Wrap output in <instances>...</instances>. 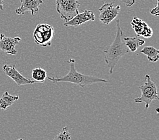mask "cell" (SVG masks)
Returning a JSON list of instances; mask_svg holds the SVG:
<instances>
[{"instance_id": "6da1fadb", "label": "cell", "mask_w": 159, "mask_h": 140, "mask_svg": "<svg viewBox=\"0 0 159 140\" xmlns=\"http://www.w3.org/2000/svg\"><path fill=\"white\" fill-rule=\"evenodd\" d=\"M124 33L121 28L120 20H116V33L113 42L104 51V60L109 68V74H112L116 64L122 57L127 54L129 50L124 41Z\"/></svg>"}, {"instance_id": "7a4b0ae2", "label": "cell", "mask_w": 159, "mask_h": 140, "mask_svg": "<svg viewBox=\"0 0 159 140\" xmlns=\"http://www.w3.org/2000/svg\"><path fill=\"white\" fill-rule=\"evenodd\" d=\"M67 63L70 65L69 73L64 76L60 78H47L48 80H50L54 83L70 82L81 87H85L88 85H91L98 82H109L107 79L92 76V75H84L78 72L76 68H75V60L74 59H70L69 61L67 62Z\"/></svg>"}, {"instance_id": "3957f363", "label": "cell", "mask_w": 159, "mask_h": 140, "mask_svg": "<svg viewBox=\"0 0 159 140\" xmlns=\"http://www.w3.org/2000/svg\"><path fill=\"white\" fill-rule=\"evenodd\" d=\"M141 90V96L134 99L136 103H144L145 108H149L153 100H158L157 87L155 83L151 79L150 75H146L145 82L139 87Z\"/></svg>"}, {"instance_id": "277c9868", "label": "cell", "mask_w": 159, "mask_h": 140, "mask_svg": "<svg viewBox=\"0 0 159 140\" xmlns=\"http://www.w3.org/2000/svg\"><path fill=\"white\" fill-rule=\"evenodd\" d=\"M56 9L60 18L65 22L73 18L79 14V7L81 3L78 0H55Z\"/></svg>"}, {"instance_id": "5b68a950", "label": "cell", "mask_w": 159, "mask_h": 140, "mask_svg": "<svg viewBox=\"0 0 159 140\" xmlns=\"http://www.w3.org/2000/svg\"><path fill=\"white\" fill-rule=\"evenodd\" d=\"M55 33L53 26L48 24H39L33 32V38L36 45L43 47H50Z\"/></svg>"}, {"instance_id": "8992f818", "label": "cell", "mask_w": 159, "mask_h": 140, "mask_svg": "<svg viewBox=\"0 0 159 140\" xmlns=\"http://www.w3.org/2000/svg\"><path fill=\"white\" fill-rule=\"evenodd\" d=\"M120 10V5L114 6L112 3H104L98 9L100 12V21L104 24H109L118 16Z\"/></svg>"}, {"instance_id": "52a82bcc", "label": "cell", "mask_w": 159, "mask_h": 140, "mask_svg": "<svg viewBox=\"0 0 159 140\" xmlns=\"http://www.w3.org/2000/svg\"><path fill=\"white\" fill-rule=\"evenodd\" d=\"M3 71L7 76L10 77L11 79H12L18 86L37 83V82L31 80V79L26 78L24 75H22L19 71L16 70L15 66L4 65L3 66Z\"/></svg>"}, {"instance_id": "ba28073f", "label": "cell", "mask_w": 159, "mask_h": 140, "mask_svg": "<svg viewBox=\"0 0 159 140\" xmlns=\"http://www.w3.org/2000/svg\"><path fill=\"white\" fill-rule=\"evenodd\" d=\"M21 41L22 39L19 36L12 38L0 34V50L6 54L16 55L18 52L15 49V46Z\"/></svg>"}, {"instance_id": "9c48e42d", "label": "cell", "mask_w": 159, "mask_h": 140, "mask_svg": "<svg viewBox=\"0 0 159 140\" xmlns=\"http://www.w3.org/2000/svg\"><path fill=\"white\" fill-rule=\"evenodd\" d=\"M95 14L92 10H85L82 13H79L71 20L64 22V25L71 27H78L80 25L86 23L89 21L95 20Z\"/></svg>"}, {"instance_id": "30bf717a", "label": "cell", "mask_w": 159, "mask_h": 140, "mask_svg": "<svg viewBox=\"0 0 159 140\" xmlns=\"http://www.w3.org/2000/svg\"><path fill=\"white\" fill-rule=\"evenodd\" d=\"M21 5L16 9L18 15H24L26 12H31L33 16L37 14L39 10V6L43 3V0H20Z\"/></svg>"}, {"instance_id": "8fae6325", "label": "cell", "mask_w": 159, "mask_h": 140, "mask_svg": "<svg viewBox=\"0 0 159 140\" xmlns=\"http://www.w3.org/2000/svg\"><path fill=\"white\" fill-rule=\"evenodd\" d=\"M131 25L137 36H142L148 39L153 35L152 29L140 18L134 17L131 22Z\"/></svg>"}, {"instance_id": "7c38bea8", "label": "cell", "mask_w": 159, "mask_h": 140, "mask_svg": "<svg viewBox=\"0 0 159 140\" xmlns=\"http://www.w3.org/2000/svg\"><path fill=\"white\" fill-rule=\"evenodd\" d=\"M124 41L129 51L135 52L138 49L145 43V40L137 36L124 37Z\"/></svg>"}, {"instance_id": "4fadbf2b", "label": "cell", "mask_w": 159, "mask_h": 140, "mask_svg": "<svg viewBox=\"0 0 159 140\" xmlns=\"http://www.w3.org/2000/svg\"><path fill=\"white\" fill-rule=\"evenodd\" d=\"M19 99V96L10 95L8 92H5L0 98V108L6 110L7 108L11 107L15 101Z\"/></svg>"}, {"instance_id": "5bb4252c", "label": "cell", "mask_w": 159, "mask_h": 140, "mask_svg": "<svg viewBox=\"0 0 159 140\" xmlns=\"http://www.w3.org/2000/svg\"><path fill=\"white\" fill-rule=\"evenodd\" d=\"M140 53L145 55L150 62H157L159 59V51L153 47L147 46L143 47L140 51Z\"/></svg>"}, {"instance_id": "9a60e30c", "label": "cell", "mask_w": 159, "mask_h": 140, "mask_svg": "<svg viewBox=\"0 0 159 140\" xmlns=\"http://www.w3.org/2000/svg\"><path fill=\"white\" fill-rule=\"evenodd\" d=\"M47 71L41 67L34 68L31 72V77L33 80L37 83L44 82L47 78Z\"/></svg>"}, {"instance_id": "2e32d148", "label": "cell", "mask_w": 159, "mask_h": 140, "mask_svg": "<svg viewBox=\"0 0 159 140\" xmlns=\"http://www.w3.org/2000/svg\"><path fill=\"white\" fill-rule=\"evenodd\" d=\"M71 135L67 127H64L60 133L55 136L53 140H70Z\"/></svg>"}, {"instance_id": "e0dca14e", "label": "cell", "mask_w": 159, "mask_h": 140, "mask_svg": "<svg viewBox=\"0 0 159 140\" xmlns=\"http://www.w3.org/2000/svg\"><path fill=\"white\" fill-rule=\"evenodd\" d=\"M158 2H159V0H157V5L155 6L154 8L151 9L150 11V14L153 15L154 16H159V9H158Z\"/></svg>"}, {"instance_id": "ac0fdd59", "label": "cell", "mask_w": 159, "mask_h": 140, "mask_svg": "<svg viewBox=\"0 0 159 140\" xmlns=\"http://www.w3.org/2000/svg\"><path fill=\"white\" fill-rule=\"evenodd\" d=\"M122 1L127 7H131L135 3V0H120Z\"/></svg>"}, {"instance_id": "d6986e66", "label": "cell", "mask_w": 159, "mask_h": 140, "mask_svg": "<svg viewBox=\"0 0 159 140\" xmlns=\"http://www.w3.org/2000/svg\"><path fill=\"white\" fill-rule=\"evenodd\" d=\"M3 5H4V2L3 0H0V10H3Z\"/></svg>"}, {"instance_id": "ffe728a7", "label": "cell", "mask_w": 159, "mask_h": 140, "mask_svg": "<svg viewBox=\"0 0 159 140\" xmlns=\"http://www.w3.org/2000/svg\"><path fill=\"white\" fill-rule=\"evenodd\" d=\"M18 140H23L22 139H18Z\"/></svg>"}]
</instances>
